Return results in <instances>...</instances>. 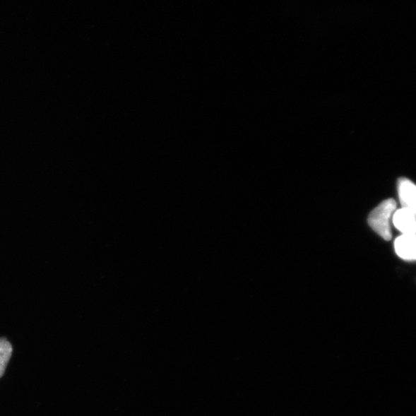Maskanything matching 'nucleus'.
<instances>
[{
	"instance_id": "1",
	"label": "nucleus",
	"mask_w": 416,
	"mask_h": 416,
	"mask_svg": "<svg viewBox=\"0 0 416 416\" xmlns=\"http://www.w3.org/2000/svg\"><path fill=\"white\" fill-rule=\"evenodd\" d=\"M396 209V201L387 199L373 210L369 216L368 222L370 227L386 241L392 239L391 222Z\"/></svg>"
},
{
	"instance_id": "2",
	"label": "nucleus",
	"mask_w": 416,
	"mask_h": 416,
	"mask_svg": "<svg viewBox=\"0 0 416 416\" xmlns=\"http://www.w3.org/2000/svg\"><path fill=\"white\" fill-rule=\"evenodd\" d=\"M415 214L416 212L408 208L396 209L392 220L397 230L402 234H415Z\"/></svg>"
},
{
	"instance_id": "3",
	"label": "nucleus",
	"mask_w": 416,
	"mask_h": 416,
	"mask_svg": "<svg viewBox=\"0 0 416 416\" xmlns=\"http://www.w3.org/2000/svg\"><path fill=\"white\" fill-rule=\"evenodd\" d=\"M397 256L407 261H413L416 258L415 234H403L395 241Z\"/></svg>"
},
{
	"instance_id": "4",
	"label": "nucleus",
	"mask_w": 416,
	"mask_h": 416,
	"mask_svg": "<svg viewBox=\"0 0 416 416\" xmlns=\"http://www.w3.org/2000/svg\"><path fill=\"white\" fill-rule=\"evenodd\" d=\"M398 193L402 208L416 212L415 185L406 178H400L398 182Z\"/></svg>"
},
{
	"instance_id": "5",
	"label": "nucleus",
	"mask_w": 416,
	"mask_h": 416,
	"mask_svg": "<svg viewBox=\"0 0 416 416\" xmlns=\"http://www.w3.org/2000/svg\"><path fill=\"white\" fill-rule=\"evenodd\" d=\"M13 354V346L6 338H0V378L5 373Z\"/></svg>"
}]
</instances>
